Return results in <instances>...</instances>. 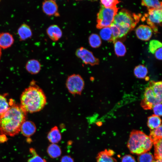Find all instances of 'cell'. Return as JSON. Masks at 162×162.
Returning <instances> with one entry per match:
<instances>
[{
	"label": "cell",
	"mask_w": 162,
	"mask_h": 162,
	"mask_svg": "<svg viewBox=\"0 0 162 162\" xmlns=\"http://www.w3.org/2000/svg\"><path fill=\"white\" fill-rule=\"evenodd\" d=\"M100 3L106 8H112L116 7V5L119 3V1L116 0H101Z\"/></svg>",
	"instance_id": "1f68e13d"
},
{
	"label": "cell",
	"mask_w": 162,
	"mask_h": 162,
	"mask_svg": "<svg viewBox=\"0 0 162 162\" xmlns=\"http://www.w3.org/2000/svg\"><path fill=\"white\" fill-rule=\"evenodd\" d=\"M141 4L146 7L148 10L162 9V2L158 0H142Z\"/></svg>",
	"instance_id": "7402d4cb"
},
{
	"label": "cell",
	"mask_w": 162,
	"mask_h": 162,
	"mask_svg": "<svg viewBox=\"0 0 162 162\" xmlns=\"http://www.w3.org/2000/svg\"><path fill=\"white\" fill-rule=\"evenodd\" d=\"M14 39L12 35L8 32L0 34V47L6 49L10 47L13 43Z\"/></svg>",
	"instance_id": "9a60e30c"
},
{
	"label": "cell",
	"mask_w": 162,
	"mask_h": 162,
	"mask_svg": "<svg viewBox=\"0 0 162 162\" xmlns=\"http://www.w3.org/2000/svg\"><path fill=\"white\" fill-rule=\"evenodd\" d=\"M46 33L49 38L54 41L58 40L62 37V31L57 25H52L46 29Z\"/></svg>",
	"instance_id": "7c38bea8"
},
{
	"label": "cell",
	"mask_w": 162,
	"mask_h": 162,
	"mask_svg": "<svg viewBox=\"0 0 162 162\" xmlns=\"http://www.w3.org/2000/svg\"><path fill=\"white\" fill-rule=\"evenodd\" d=\"M148 12L145 14V18L147 24L154 32H158L157 26L161 25L162 20V9L148 10Z\"/></svg>",
	"instance_id": "52a82bcc"
},
{
	"label": "cell",
	"mask_w": 162,
	"mask_h": 162,
	"mask_svg": "<svg viewBox=\"0 0 162 162\" xmlns=\"http://www.w3.org/2000/svg\"><path fill=\"white\" fill-rule=\"evenodd\" d=\"M152 145L149 136L143 132L137 130L131 132L127 146L132 153L139 155L148 152Z\"/></svg>",
	"instance_id": "277c9868"
},
{
	"label": "cell",
	"mask_w": 162,
	"mask_h": 162,
	"mask_svg": "<svg viewBox=\"0 0 162 162\" xmlns=\"http://www.w3.org/2000/svg\"><path fill=\"white\" fill-rule=\"evenodd\" d=\"M135 76L139 79H144L148 73L147 68L143 65H139L135 67L134 70Z\"/></svg>",
	"instance_id": "603a6c76"
},
{
	"label": "cell",
	"mask_w": 162,
	"mask_h": 162,
	"mask_svg": "<svg viewBox=\"0 0 162 162\" xmlns=\"http://www.w3.org/2000/svg\"><path fill=\"white\" fill-rule=\"evenodd\" d=\"M118 9L116 7L112 8H106L101 5L97 14V28L100 29L110 26L113 21Z\"/></svg>",
	"instance_id": "5b68a950"
},
{
	"label": "cell",
	"mask_w": 162,
	"mask_h": 162,
	"mask_svg": "<svg viewBox=\"0 0 162 162\" xmlns=\"http://www.w3.org/2000/svg\"><path fill=\"white\" fill-rule=\"evenodd\" d=\"M75 55L86 64L93 66L99 64V59L94 56L92 52L83 47H81L77 49Z\"/></svg>",
	"instance_id": "9c48e42d"
},
{
	"label": "cell",
	"mask_w": 162,
	"mask_h": 162,
	"mask_svg": "<svg viewBox=\"0 0 162 162\" xmlns=\"http://www.w3.org/2000/svg\"><path fill=\"white\" fill-rule=\"evenodd\" d=\"M61 162H74V160L70 156L65 155L62 157Z\"/></svg>",
	"instance_id": "8d00e7d4"
},
{
	"label": "cell",
	"mask_w": 162,
	"mask_h": 162,
	"mask_svg": "<svg viewBox=\"0 0 162 162\" xmlns=\"http://www.w3.org/2000/svg\"><path fill=\"white\" fill-rule=\"evenodd\" d=\"M18 33L21 40H24L32 35V30L29 26L26 24H22L19 28Z\"/></svg>",
	"instance_id": "ac0fdd59"
},
{
	"label": "cell",
	"mask_w": 162,
	"mask_h": 162,
	"mask_svg": "<svg viewBox=\"0 0 162 162\" xmlns=\"http://www.w3.org/2000/svg\"><path fill=\"white\" fill-rule=\"evenodd\" d=\"M9 107L0 116V134L10 136L17 134L25 121L26 113L21 107L10 99Z\"/></svg>",
	"instance_id": "6da1fadb"
},
{
	"label": "cell",
	"mask_w": 162,
	"mask_h": 162,
	"mask_svg": "<svg viewBox=\"0 0 162 162\" xmlns=\"http://www.w3.org/2000/svg\"><path fill=\"white\" fill-rule=\"evenodd\" d=\"M162 139L153 142L154 146V157L156 160H162Z\"/></svg>",
	"instance_id": "83f0119b"
},
{
	"label": "cell",
	"mask_w": 162,
	"mask_h": 162,
	"mask_svg": "<svg viewBox=\"0 0 162 162\" xmlns=\"http://www.w3.org/2000/svg\"><path fill=\"white\" fill-rule=\"evenodd\" d=\"M162 100L158 98L149 87L146 88L144 98L142 100L141 105L145 110H151L156 104L161 103Z\"/></svg>",
	"instance_id": "ba28073f"
},
{
	"label": "cell",
	"mask_w": 162,
	"mask_h": 162,
	"mask_svg": "<svg viewBox=\"0 0 162 162\" xmlns=\"http://www.w3.org/2000/svg\"><path fill=\"white\" fill-rule=\"evenodd\" d=\"M137 160L138 162H153L154 157L151 153L147 152L139 155Z\"/></svg>",
	"instance_id": "f546056e"
},
{
	"label": "cell",
	"mask_w": 162,
	"mask_h": 162,
	"mask_svg": "<svg viewBox=\"0 0 162 162\" xmlns=\"http://www.w3.org/2000/svg\"><path fill=\"white\" fill-rule=\"evenodd\" d=\"M1 54H2L1 49V48L0 47V57H1Z\"/></svg>",
	"instance_id": "ab89813d"
},
{
	"label": "cell",
	"mask_w": 162,
	"mask_h": 162,
	"mask_svg": "<svg viewBox=\"0 0 162 162\" xmlns=\"http://www.w3.org/2000/svg\"><path fill=\"white\" fill-rule=\"evenodd\" d=\"M36 128L34 122L29 121H24L21 125L20 130L25 136L29 137L32 135L36 131Z\"/></svg>",
	"instance_id": "5bb4252c"
},
{
	"label": "cell",
	"mask_w": 162,
	"mask_h": 162,
	"mask_svg": "<svg viewBox=\"0 0 162 162\" xmlns=\"http://www.w3.org/2000/svg\"><path fill=\"white\" fill-rule=\"evenodd\" d=\"M162 82L150 81L149 86L152 90L155 95L159 99L162 100Z\"/></svg>",
	"instance_id": "d6986e66"
},
{
	"label": "cell",
	"mask_w": 162,
	"mask_h": 162,
	"mask_svg": "<svg viewBox=\"0 0 162 162\" xmlns=\"http://www.w3.org/2000/svg\"><path fill=\"white\" fill-rule=\"evenodd\" d=\"M140 16L122 9L117 13L112 23L117 28L119 32V38L125 35L134 28L139 21Z\"/></svg>",
	"instance_id": "3957f363"
},
{
	"label": "cell",
	"mask_w": 162,
	"mask_h": 162,
	"mask_svg": "<svg viewBox=\"0 0 162 162\" xmlns=\"http://www.w3.org/2000/svg\"><path fill=\"white\" fill-rule=\"evenodd\" d=\"M28 162H47L44 159L42 158L37 154L33 155V157L28 160Z\"/></svg>",
	"instance_id": "836d02e7"
},
{
	"label": "cell",
	"mask_w": 162,
	"mask_h": 162,
	"mask_svg": "<svg viewBox=\"0 0 162 162\" xmlns=\"http://www.w3.org/2000/svg\"><path fill=\"white\" fill-rule=\"evenodd\" d=\"M88 40L90 46L93 48L99 47L101 44L100 38L96 34H91L89 36Z\"/></svg>",
	"instance_id": "484cf974"
},
{
	"label": "cell",
	"mask_w": 162,
	"mask_h": 162,
	"mask_svg": "<svg viewBox=\"0 0 162 162\" xmlns=\"http://www.w3.org/2000/svg\"><path fill=\"white\" fill-rule=\"evenodd\" d=\"M153 162H162V160H154Z\"/></svg>",
	"instance_id": "f35d334b"
},
{
	"label": "cell",
	"mask_w": 162,
	"mask_h": 162,
	"mask_svg": "<svg viewBox=\"0 0 162 162\" xmlns=\"http://www.w3.org/2000/svg\"><path fill=\"white\" fill-rule=\"evenodd\" d=\"M47 152L49 156L52 158H56L60 156L62 153L59 146L56 144L52 143L48 147Z\"/></svg>",
	"instance_id": "ffe728a7"
},
{
	"label": "cell",
	"mask_w": 162,
	"mask_h": 162,
	"mask_svg": "<svg viewBox=\"0 0 162 162\" xmlns=\"http://www.w3.org/2000/svg\"><path fill=\"white\" fill-rule=\"evenodd\" d=\"M42 10L48 16H59L58 5L55 0H44L42 3Z\"/></svg>",
	"instance_id": "30bf717a"
},
{
	"label": "cell",
	"mask_w": 162,
	"mask_h": 162,
	"mask_svg": "<svg viewBox=\"0 0 162 162\" xmlns=\"http://www.w3.org/2000/svg\"><path fill=\"white\" fill-rule=\"evenodd\" d=\"M161 122V118L159 116L153 115L148 117L147 125L151 130H153L160 126Z\"/></svg>",
	"instance_id": "44dd1931"
},
{
	"label": "cell",
	"mask_w": 162,
	"mask_h": 162,
	"mask_svg": "<svg viewBox=\"0 0 162 162\" xmlns=\"http://www.w3.org/2000/svg\"><path fill=\"white\" fill-rule=\"evenodd\" d=\"M162 47L158 49L154 54L155 58L159 60H162Z\"/></svg>",
	"instance_id": "d590c367"
},
{
	"label": "cell",
	"mask_w": 162,
	"mask_h": 162,
	"mask_svg": "<svg viewBox=\"0 0 162 162\" xmlns=\"http://www.w3.org/2000/svg\"><path fill=\"white\" fill-rule=\"evenodd\" d=\"M149 136L152 143L162 139L161 125L156 128L151 130Z\"/></svg>",
	"instance_id": "d4e9b609"
},
{
	"label": "cell",
	"mask_w": 162,
	"mask_h": 162,
	"mask_svg": "<svg viewBox=\"0 0 162 162\" xmlns=\"http://www.w3.org/2000/svg\"><path fill=\"white\" fill-rule=\"evenodd\" d=\"M162 43L160 42L157 40H152L149 42L148 49L151 53L154 54L156 50L162 47Z\"/></svg>",
	"instance_id": "4dcf8cb0"
},
{
	"label": "cell",
	"mask_w": 162,
	"mask_h": 162,
	"mask_svg": "<svg viewBox=\"0 0 162 162\" xmlns=\"http://www.w3.org/2000/svg\"><path fill=\"white\" fill-rule=\"evenodd\" d=\"M66 85L70 94L74 95H80L84 87V81L79 74H73L67 78Z\"/></svg>",
	"instance_id": "8992f818"
},
{
	"label": "cell",
	"mask_w": 162,
	"mask_h": 162,
	"mask_svg": "<svg viewBox=\"0 0 162 162\" xmlns=\"http://www.w3.org/2000/svg\"><path fill=\"white\" fill-rule=\"evenodd\" d=\"M26 68L27 70L32 74H38L41 69L40 62L36 59H31L28 61L26 64Z\"/></svg>",
	"instance_id": "2e32d148"
},
{
	"label": "cell",
	"mask_w": 162,
	"mask_h": 162,
	"mask_svg": "<svg viewBox=\"0 0 162 162\" xmlns=\"http://www.w3.org/2000/svg\"><path fill=\"white\" fill-rule=\"evenodd\" d=\"M100 38L103 40L113 42L112 32L110 26L102 28L100 32Z\"/></svg>",
	"instance_id": "cb8c5ba5"
},
{
	"label": "cell",
	"mask_w": 162,
	"mask_h": 162,
	"mask_svg": "<svg viewBox=\"0 0 162 162\" xmlns=\"http://www.w3.org/2000/svg\"><path fill=\"white\" fill-rule=\"evenodd\" d=\"M9 104L5 96L0 94V116L8 110L9 107Z\"/></svg>",
	"instance_id": "f1b7e54d"
},
{
	"label": "cell",
	"mask_w": 162,
	"mask_h": 162,
	"mask_svg": "<svg viewBox=\"0 0 162 162\" xmlns=\"http://www.w3.org/2000/svg\"><path fill=\"white\" fill-rule=\"evenodd\" d=\"M47 138L52 143L56 144L61 140V134L57 126H55L51 128L48 134Z\"/></svg>",
	"instance_id": "e0dca14e"
},
{
	"label": "cell",
	"mask_w": 162,
	"mask_h": 162,
	"mask_svg": "<svg viewBox=\"0 0 162 162\" xmlns=\"http://www.w3.org/2000/svg\"><path fill=\"white\" fill-rule=\"evenodd\" d=\"M152 32V29L149 26L143 25H140L135 31L137 37L144 41L148 40L151 38Z\"/></svg>",
	"instance_id": "8fae6325"
},
{
	"label": "cell",
	"mask_w": 162,
	"mask_h": 162,
	"mask_svg": "<svg viewBox=\"0 0 162 162\" xmlns=\"http://www.w3.org/2000/svg\"><path fill=\"white\" fill-rule=\"evenodd\" d=\"M121 162H136L135 158L132 156L127 154L124 156L122 158Z\"/></svg>",
	"instance_id": "e575fe53"
},
{
	"label": "cell",
	"mask_w": 162,
	"mask_h": 162,
	"mask_svg": "<svg viewBox=\"0 0 162 162\" xmlns=\"http://www.w3.org/2000/svg\"><path fill=\"white\" fill-rule=\"evenodd\" d=\"M114 152L112 150L105 149L99 152L97 156V162H117L116 160L112 156Z\"/></svg>",
	"instance_id": "4fadbf2b"
},
{
	"label": "cell",
	"mask_w": 162,
	"mask_h": 162,
	"mask_svg": "<svg viewBox=\"0 0 162 162\" xmlns=\"http://www.w3.org/2000/svg\"><path fill=\"white\" fill-rule=\"evenodd\" d=\"M162 106L161 103H160L156 104L153 107L152 109L154 115L159 117L162 116Z\"/></svg>",
	"instance_id": "d6a6232c"
},
{
	"label": "cell",
	"mask_w": 162,
	"mask_h": 162,
	"mask_svg": "<svg viewBox=\"0 0 162 162\" xmlns=\"http://www.w3.org/2000/svg\"><path fill=\"white\" fill-rule=\"evenodd\" d=\"M8 140V138L6 136V135L4 134H1L0 135V142L3 143Z\"/></svg>",
	"instance_id": "74e56055"
},
{
	"label": "cell",
	"mask_w": 162,
	"mask_h": 162,
	"mask_svg": "<svg viewBox=\"0 0 162 162\" xmlns=\"http://www.w3.org/2000/svg\"><path fill=\"white\" fill-rule=\"evenodd\" d=\"M46 97L43 90L34 81L22 93L20 97V106L26 112H39L44 107L47 102Z\"/></svg>",
	"instance_id": "7a4b0ae2"
},
{
	"label": "cell",
	"mask_w": 162,
	"mask_h": 162,
	"mask_svg": "<svg viewBox=\"0 0 162 162\" xmlns=\"http://www.w3.org/2000/svg\"><path fill=\"white\" fill-rule=\"evenodd\" d=\"M115 53L118 56H124L126 52L125 45L120 41H115L114 43Z\"/></svg>",
	"instance_id": "4316f807"
}]
</instances>
